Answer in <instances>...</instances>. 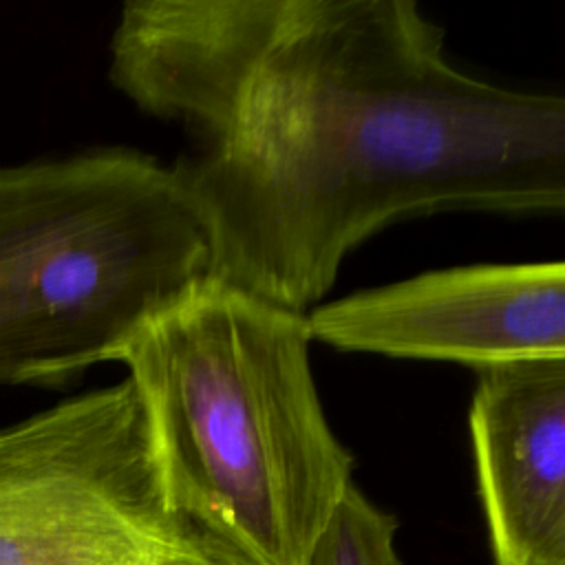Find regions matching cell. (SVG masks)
<instances>
[{
	"label": "cell",
	"mask_w": 565,
	"mask_h": 565,
	"mask_svg": "<svg viewBox=\"0 0 565 565\" xmlns=\"http://www.w3.org/2000/svg\"><path fill=\"white\" fill-rule=\"evenodd\" d=\"M108 77L188 135L212 278L298 313L393 223L565 210V99L457 68L413 0H130Z\"/></svg>",
	"instance_id": "6da1fadb"
},
{
	"label": "cell",
	"mask_w": 565,
	"mask_h": 565,
	"mask_svg": "<svg viewBox=\"0 0 565 565\" xmlns=\"http://www.w3.org/2000/svg\"><path fill=\"white\" fill-rule=\"evenodd\" d=\"M311 342L307 313L207 278L119 358L172 499L254 565H309L353 486Z\"/></svg>",
	"instance_id": "7a4b0ae2"
},
{
	"label": "cell",
	"mask_w": 565,
	"mask_h": 565,
	"mask_svg": "<svg viewBox=\"0 0 565 565\" xmlns=\"http://www.w3.org/2000/svg\"><path fill=\"white\" fill-rule=\"evenodd\" d=\"M212 278L170 166L132 148L0 168V384H66Z\"/></svg>",
	"instance_id": "3957f363"
},
{
	"label": "cell",
	"mask_w": 565,
	"mask_h": 565,
	"mask_svg": "<svg viewBox=\"0 0 565 565\" xmlns=\"http://www.w3.org/2000/svg\"><path fill=\"white\" fill-rule=\"evenodd\" d=\"M0 565H254L170 494L130 380L0 428Z\"/></svg>",
	"instance_id": "277c9868"
},
{
	"label": "cell",
	"mask_w": 565,
	"mask_h": 565,
	"mask_svg": "<svg viewBox=\"0 0 565 565\" xmlns=\"http://www.w3.org/2000/svg\"><path fill=\"white\" fill-rule=\"evenodd\" d=\"M340 351L444 360L477 371L565 358V265H461L362 289L307 311Z\"/></svg>",
	"instance_id": "5b68a950"
},
{
	"label": "cell",
	"mask_w": 565,
	"mask_h": 565,
	"mask_svg": "<svg viewBox=\"0 0 565 565\" xmlns=\"http://www.w3.org/2000/svg\"><path fill=\"white\" fill-rule=\"evenodd\" d=\"M468 422L494 565H565V358L479 371Z\"/></svg>",
	"instance_id": "8992f818"
},
{
	"label": "cell",
	"mask_w": 565,
	"mask_h": 565,
	"mask_svg": "<svg viewBox=\"0 0 565 565\" xmlns=\"http://www.w3.org/2000/svg\"><path fill=\"white\" fill-rule=\"evenodd\" d=\"M397 521L353 483L322 532L309 565H402Z\"/></svg>",
	"instance_id": "52a82bcc"
}]
</instances>
